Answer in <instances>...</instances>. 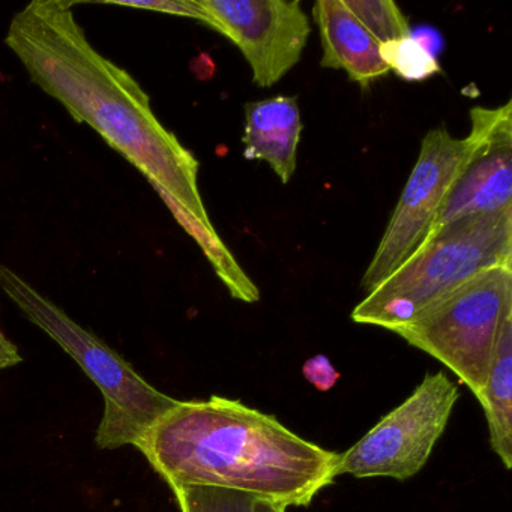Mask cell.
Instances as JSON below:
<instances>
[{"label":"cell","instance_id":"cell-1","mask_svg":"<svg viewBox=\"0 0 512 512\" xmlns=\"http://www.w3.org/2000/svg\"><path fill=\"white\" fill-rule=\"evenodd\" d=\"M73 8L35 0L13 17L5 44L35 85L146 176L173 217L214 227L200 196L199 161L161 125L142 86L89 43Z\"/></svg>","mask_w":512,"mask_h":512},{"label":"cell","instance_id":"cell-2","mask_svg":"<svg viewBox=\"0 0 512 512\" xmlns=\"http://www.w3.org/2000/svg\"><path fill=\"white\" fill-rule=\"evenodd\" d=\"M173 491L215 487L275 505L308 506L334 484L340 454L238 400L179 401L139 446Z\"/></svg>","mask_w":512,"mask_h":512},{"label":"cell","instance_id":"cell-3","mask_svg":"<svg viewBox=\"0 0 512 512\" xmlns=\"http://www.w3.org/2000/svg\"><path fill=\"white\" fill-rule=\"evenodd\" d=\"M494 266H512V208L433 230L353 308L352 320L394 331L443 293Z\"/></svg>","mask_w":512,"mask_h":512},{"label":"cell","instance_id":"cell-4","mask_svg":"<svg viewBox=\"0 0 512 512\" xmlns=\"http://www.w3.org/2000/svg\"><path fill=\"white\" fill-rule=\"evenodd\" d=\"M0 287L26 319L56 341L100 389L104 415L95 436L98 448L112 451L134 445L139 449L155 422L179 400L154 388L112 347L4 265H0Z\"/></svg>","mask_w":512,"mask_h":512},{"label":"cell","instance_id":"cell-5","mask_svg":"<svg viewBox=\"0 0 512 512\" xmlns=\"http://www.w3.org/2000/svg\"><path fill=\"white\" fill-rule=\"evenodd\" d=\"M509 311L512 266H494L443 293L392 332L442 362L479 401L497 334Z\"/></svg>","mask_w":512,"mask_h":512},{"label":"cell","instance_id":"cell-6","mask_svg":"<svg viewBox=\"0 0 512 512\" xmlns=\"http://www.w3.org/2000/svg\"><path fill=\"white\" fill-rule=\"evenodd\" d=\"M458 398V386L446 373L427 374L404 403L340 454L335 473L398 481L412 478L445 433Z\"/></svg>","mask_w":512,"mask_h":512},{"label":"cell","instance_id":"cell-7","mask_svg":"<svg viewBox=\"0 0 512 512\" xmlns=\"http://www.w3.org/2000/svg\"><path fill=\"white\" fill-rule=\"evenodd\" d=\"M467 149V137H452L446 128L439 127L425 134L418 160L362 277L365 292L370 293L379 286L430 235L440 209L460 175Z\"/></svg>","mask_w":512,"mask_h":512},{"label":"cell","instance_id":"cell-8","mask_svg":"<svg viewBox=\"0 0 512 512\" xmlns=\"http://www.w3.org/2000/svg\"><path fill=\"white\" fill-rule=\"evenodd\" d=\"M208 26L244 55L259 88H272L301 61L311 34L301 2L197 0Z\"/></svg>","mask_w":512,"mask_h":512},{"label":"cell","instance_id":"cell-9","mask_svg":"<svg viewBox=\"0 0 512 512\" xmlns=\"http://www.w3.org/2000/svg\"><path fill=\"white\" fill-rule=\"evenodd\" d=\"M469 149L433 230L512 208V103L470 110ZM431 230V232H433Z\"/></svg>","mask_w":512,"mask_h":512},{"label":"cell","instance_id":"cell-10","mask_svg":"<svg viewBox=\"0 0 512 512\" xmlns=\"http://www.w3.org/2000/svg\"><path fill=\"white\" fill-rule=\"evenodd\" d=\"M313 19L319 28L323 68L343 70L362 88L388 76L380 44L344 7L343 0H319L313 7Z\"/></svg>","mask_w":512,"mask_h":512},{"label":"cell","instance_id":"cell-11","mask_svg":"<svg viewBox=\"0 0 512 512\" xmlns=\"http://www.w3.org/2000/svg\"><path fill=\"white\" fill-rule=\"evenodd\" d=\"M302 121L298 98L277 95L245 106L244 157L265 161L283 184L296 172Z\"/></svg>","mask_w":512,"mask_h":512},{"label":"cell","instance_id":"cell-12","mask_svg":"<svg viewBox=\"0 0 512 512\" xmlns=\"http://www.w3.org/2000/svg\"><path fill=\"white\" fill-rule=\"evenodd\" d=\"M487 418L491 449L505 469L512 466V311L503 317L494 344L484 392L479 398Z\"/></svg>","mask_w":512,"mask_h":512},{"label":"cell","instance_id":"cell-13","mask_svg":"<svg viewBox=\"0 0 512 512\" xmlns=\"http://www.w3.org/2000/svg\"><path fill=\"white\" fill-rule=\"evenodd\" d=\"M380 56L389 71L407 82H422L442 73L436 56L421 38L410 37L380 44Z\"/></svg>","mask_w":512,"mask_h":512},{"label":"cell","instance_id":"cell-14","mask_svg":"<svg viewBox=\"0 0 512 512\" xmlns=\"http://www.w3.org/2000/svg\"><path fill=\"white\" fill-rule=\"evenodd\" d=\"M343 4L379 44L412 35L409 20L391 0H343Z\"/></svg>","mask_w":512,"mask_h":512},{"label":"cell","instance_id":"cell-15","mask_svg":"<svg viewBox=\"0 0 512 512\" xmlns=\"http://www.w3.org/2000/svg\"><path fill=\"white\" fill-rule=\"evenodd\" d=\"M173 493L181 512H256L257 497L244 491L190 487Z\"/></svg>","mask_w":512,"mask_h":512},{"label":"cell","instance_id":"cell-16","mask_svg":"<svg viewBox=\"0 0 512 512\" xmlns=\"http://www.w3.org/2000/svg\"><path fill=\"white\" fill-rule=\"evenodd\" d=\"M121 7L142 8V10L158 11V13L173 14V16L188 17L208 25L205 11L197 4V0H161V2H115Z\"/></svg>","mask_w":512,"mask_h":512},{"label":"cell","instance_id":"cell-17","mask_svg":"<svg viewBox=\"0 0 512 512\" xmlns=\"http://www.w3.org/2000/svg\"><path fill=\"white\" fill-rule=\"evenodd\" d=\"M304 376L320 391H328L337 383L340 374L335 371L334 365L328 358L319 355L305 362Z\"/></svg>","mask_w":512,"mask_h":512},{"label":"cell","instance_id":"cell-18","mask_svg":"<svg viewBox=\"0 0 512 512\" xmlns=\"http://www.w3.org/2000/svg\"><path fill=\"white\" fill-rule=\"evenodd\" d=\"M23 356L20 355L19 347L5 335L0 328V371L8 370L22 364Z\"/></svg>","mask_w":512,"mask_h":512},{"label":"cell","instance_id":"cell-19","mask_svg":"<svg viewBox=\"0 0 512 512\" xmlns=\"http://www.w3.org/2000/svg\"><path fill=\"white\" fill-rule=\"evenodd\" d=\"M287 508L275 505V503L265 502V500L257 499L256 512H286Z\"/></svg>","mask_w":512,"mask_h":512}]
</instances>
